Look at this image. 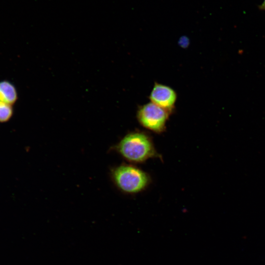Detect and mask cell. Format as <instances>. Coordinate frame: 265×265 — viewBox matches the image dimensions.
<instances>
[{"instance_id": "obj_1", "label": "cell", "mask_w": 265, "mask_h": 265, "mask_svg": "<svg viewBox=\"0 0 265 265\" xmlns=\"http://www.w3.org/2000/svg\"><path fill=\"white\" fill-rule=\"evenodd\" d=\"M116 150L125 159L134 163H143L150 159H162L151 136L143 131L126 134L117 145Z\"/></svg>"}, {"instance_id": "obj_2", "label": "cell", "mask_w": 265, "mask_h": 265, "mask_svg": "<svg viewBox=\"0 0 265 265\" xmlns=\"http://www.w3.org/2000/svg\"><path fill=\"white\" fill-rule=\"evenodd\" d=\"M113 180L122 192L135 194L147 188L151 183L150 176L140 168L131 164H122L112 172Z\"/></svg>"}, {"instance_id": "obj_3", "label": "cell", "mask_w": 265, "mask_h": 265, "mask_svg": "<svg viewBox=\"0 0 265 265\" xmlns=\"http://www.w3.org/2000/svg\"><path fill=\"white\" fill-rule=\"evenodd\" d=\"M170 114L152 102L139 106L136 118L144 128L157 133L164 132Z\"/></svg>"}, {"instance_id": "obj_4", "label": "cell", "mask_w": 265, "mask_h": 265, "mask_svg": "<svg viewBox=\"0 0 265 265\" xmlns=\"http://www.w3.org/2000/svg\"><path fill=\"white\" fill-rule=\"evenodd\" d=\"M177 95L171 87L155 82L149 95L151 102L164 109L170 115L174 112Z\"/></svg>"}, {"instance_id": "obj_5", "label": "cell", "mask_w": 265, "mask_h": 265, "mask_svg": "<svg viewBox=\"0 0 265 265\" xmlns=\"http://www.w3.org/2000/svg\"><path fill=\"white\" fill-rule=\"evenodd\" d=\"M17 99V91L13 84L6 80L0 81V101L12 106Z\"/></svg>"}, {"instance_id": "obj_6", "label": "cell", "mask_w": 265, "mask_h": 265, "mask_svg": "<svg viewBox=\"0 0 265 265\" xmlns=\"http://www.w3.org/2000/svg\"><path fill=\"white\" fill-rule=\"evenodd\" d=\"M13 114L12 106L0 101V123L7 122Z\"/></svg>"}, {"instance_id": "obj_7", "label": "cell", "mask_w": 265, "mask_h": 265, "mask_svg": "<svg viewBox=\"0 0 265 265\" xmlns=\"http://www.w3.org/2000/svg\"><path fill=\"white\" fill-rule=\"evenodd\" d=\"M188 43L189 42L186 40V38H183L179 42L180 45L182 46V47H187Z\"/></svg>"}, {"instance_id": "obj_8", "label": "cell", "mask_w": 265, "mask_h": 265, "mask_svg": "<svg viewBox=\"0 0 265 265\" xmlns=\"http://www.w3.org/2000/svg\"><path fill=\"white\" fill-rule=\"evenodd\" d=\"M259 8L261 10L265 11V0H264L261 4L259 6Z\"/></svg>"}]
</instances>
